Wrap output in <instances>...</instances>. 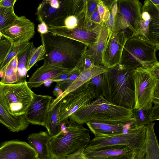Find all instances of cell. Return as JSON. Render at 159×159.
<instances>
[{"mask_svg": "<svg viewBox=\"0 0 159 159\" xmlns=\"http://www.w3.org/2000/svg\"><path fill=\"white\" fill-rule=\"evenodd\" d=\"M91 141L89 130L83 125L69 120L57 134L51 136L47 147L51 159H65L87 145Z\"/></svg>", "mask_w": 159, "mask_h": 159, "instance_id": "cell-4", "label": "cell"}, {"mask_svg": "<svg viewBox=\"0 0 159 159\" xmlns=\"http://www.w3.org/2000/svg\"><path fill=\"white\" fill-rule=\"evenodd\" d=\"M53 98L33 93L32 100L24 114L29 124L45 127Z\"/></svg>", "mask_w": 159, "mask_h": 159, "instance_id": "cell-15", "label": "cell"}, {"mask_svg": "<svg viewBox=\"0 0 159 159\" xmlns=\"http://www.w3.org/2000/svg\"><path fill=\"white\" fill-rule=\"evenodd\" d=\"M30 42H27L16 45H13L12 49L0 66V76L2 75V71L10 61L15 56L25 50L30 45Z\"/></svg>", "mask_w": 159, "mask_h": 159, "instance_id": "cell-31", "label": "cell"}, {"mask_svg": "<svg viewBox=\"0 0 159 159\" xmlns=\"http://www.w3.org/2000/svg\"><path fill=\"white\" fill-rule=\"evenodd\" d=\"M130 157L125 156L121 155L108 157L102 159H129Z\"/></svg>", "mask_w": 159, "mask_h": 159, "instance_id": "cell-44", "label": "cell"}, {"mask_svg": "<svg viewBox=\"0 0 159 159\" xmlns=\"http://www.w3.org/2000/svg\"><path fill=\"white\" fill-rule=\"evenodd\" d=\"M50 137L47 131L32 133L28 136L27 140L37 154L39 159H51L47 145Z\"/></svg>", "mask_w": 159, "mask_h": 159, "instance_id": "cell-25", "label": "cell"}, {"mask_svg": "<svg viewBox=\"0 0 159 159\" xmlns=\"http://www.w3.org/2000/svg\"><path fill=\"white\" fill-rule=\"evenodd\" d=\"M102 28L98 37L94 44L88 47L85 55L89 58L93 65H102L103 52L106 46L109 35L108 27L102 22Z\"/></svg>", "mask_w": 159, "mask_h": 159, "instance_id": "cell-22", "label": "cell"}, {"mask_svg": "<svg viewBox=\"0 0 159 159\" xmlns=\"http://www.w3.org/2000/svg\"><path fill=\"white\" fill-rule=\"evenodd\" d=\"M117 0H116V1L112 6L111 9H110L111 11L115 17L117 11Z\"/></svg>", "mask_w": 159, "mask_h": 159, "instance_id": "cell-46", "label": "cell"}, {"mask_svg": "<svg viewBox=\"0 0 159 159\" xmlns=\"http://www.w3.org/2000/svg\"><path fill=\"white\" fill-rule=\"evenodd\" d=\"M90 18L92 21L95 23L99 24H102V23L97 8L92 14Z\"/></svg>", "mask_w": 159, "mask_h": 159, "instance_id": "cell-40", "label": "cell"}, {"mask_svg": "<svg viewBox=\"0 0 159 159\" xmlns=\"http://www.w3.org/2000/svg\"><path fill=\"white\" fill-rule=\"evenodd\" d=\"M17 16L14 7L7 8L0 6V31L12 24Z\"/></svg>", "mask_w": 159, "mask_h": 159, "instance_id": "cell-29", "label": "cell"}, {"mask_svg": "<svg viewBox=\"0 0 159 159\" xmlns=\"http://www.w3.org/2000/svg\"><path fill=\"white\" fill-rule=\"evenodd\" d=\"M97 10L101 20L102 22L103 16L105 11V7L101 0H98V3L97 4Z\"/></svg>", "mask_w": 159, "mask_h": 159, "instance_id": "cell-41", "label": "cell"}, {"mask_svg": "<svg viewBox=\"0 0 159 159\" xmlns=\"http://www.w3.org/2000/svg\"><path fill=\"white\" fill-rule=\"evenodd\" d=\"M62 66L57 64L44 62L32 74L27 84L30 89L41 86L47 80L63 74L69 70Z\"/></svg>", "mask_w": 159, "mask_h": 159, "instance_id": "cell-19", "label": "cell"}, {"mask_svg": "<svg viewBox=\"0 0 159 159\" xmlns=\"http://www.w3.org/2000/svg\"><path fill=\"white\" fill-rule=\"evenodd\" d=\"M104 7L105 11L103 16L102 22H106L108 21L109 15V11L108 9L105 6Z\"/></svg>", "mask_w": 159, "mask_h": 159, "instance_id": "cell-43", "label": "cell"}, {"mask_svg": "<svg viewBox=\"0 0 159 159\" xmlns=\"http://www.w3.org/2000/svg\"><path fill=\"white\" fill-rule=\"evenodd\" d=\"M94 99V93L86 83L67 94L59 101V119L62 126H66L71 114Z\"/></svg>", "mask_w": 159, "mask_h": 159, "instance_id": "cell-12", "label": "cell"}, {"mask_svg": "<svg viewBox=\"0 0 159 159\" xmlns=\"http://www.w3.org/2000/svg\"><path fill=\"white\" fill-rule=\"evenodd\" d=\"M37 31L40 34H44L49 33L48 26L43 21L40 22L38 25Z\"/></svg>", "mask_w": 159, "mask_h": 159, "instance_id": "cell-38", "label": "cell"}, {"mask_svg": "<svg viewBox=\"0 0 159 159\" xmlns=\"http://www.w3.org/2000/svg\"><path fill=\"white\" fill-rule=\"evenodd\" d=\"M152 122L145 126L146 136L141 149L132 152L129 159H159V146Z\"/></svg>", "mask_w": 159, "mask_h": 159, "instance_id": "cell-18", "label": "cell"}, {"mask_svg": "<svg viewBox=\"0 0 159 159\" xmlns=\"http://www.w3.org/2000/svg\"><path fill=\"white\" fill-rule=\"evenodd\" d=\"M38 154L30 145L19 140L3 143L0 146V159H38Z\"/></svg>", "mask_w": 159, "mask_h": 159, "instance_id": "cell-17", "label": "cell"}, {"mask_svg": "<svg viewBox=\"0 0 159 159\" xmlns=\"http://www.w3.org/2000/svg\"><path fill=\"white\" fill-rule=\"evenodd\" d=\"M128 39L123 31H113L108 37L103 52L102 65L107 68L120 64L123 49Z\"/></svg>", "mask_w": 159, "mask_h": 159, "instance_id": "cell-14", "label": "cell"}, {"mask_svg": "<svg viewBox=\"0 0 159 159\" xmlns=\"http://www.w3.org/2000/svg\"><path fill=\"white\" fill-rule=\"evenodd\" d=\"M73 2L77 10L78 18L77 26L68 30L54 22L47 25L48 32L79 41L90 47L97 40L102 25L93 21L88 16L86 10V0H73Z\"/></svg>", "mask_w": 159, "mask_h": 159, "instance_id": "cell-5", "label": "cell"}, {"mask_svg": "<svg viewBox=\"0 0 159 159\" xmlns=\"http://www.w3.org/2000/svg\"><path fill=\"white\" fill-rule=\"evenodd\" d=\"M116 1V0H102V2L104 5L110 10Z\"/></svg>", "mask_w": 159, "mask_h": 159, "instance_id": "cell-42", "label": "cell"}, {"mask_svg": "<svg viewBox=\"0 0 159 159\" xmlns=\"http://www.w3.org/2000/svg\"><path fill=\"white\" fill-rule=\"evenodd\" d=\"M150 0L158 8H159V0Z\"/></svg>", "mask_w": 159, "mask_h": 159, "instance_id": "cell-47", "label": "cell"}, {"mask_svg": "<svg viewBox=\"0 0 159 159\" xmlns=\"http://www.w3.org/2000/svg\"><path fill=\"white\" fill-rule=\"evenodd\" d=\"M145 136V126L136 125L127 132L122 134L110 136L95 137L85 148L80 149L83 152H86L104 146L124 145L134 152L141 149L144 143Z\"/></svg>", "mask_w": 159, "mask_h": 159, "instance_id": "cell-7", "label": "cell"}, {"mask_svg": "<svg viewBox=\"0 0 159 159\" xmlns=\"http://www.w3.org/2000/svg\"><path fill=\"white\" fill-rule=\"evenodd\" d=\"M107 69V68L102 65H93L88 68L84 69L65 91L59 97L52 100L49 110H51L67 94L75 90L93 77L105 72Z\"/></svg>", "mask_w": 159, "mask_h": 159, "instance_id": "cell-21", "label": "cell"}, {"mask_svg": "<svg viewBox=\"0 0 159 159\" xmlns=\"http://www.w3.org/2000/svg\"><path fill=\"white\" fill-rule=\"evenodd\" d=\"M70 120L83 125L89 121L128 124L134 121L133 109L114 105L103 96L81 107L69 117Z\"/></svg>", "mask_w": 159, "mask_h": 159, "instance_id": "cell-3", "label": "cell"}, {"mask_svg": "<svg viewBox=\"0 0 159 159\" xmlns=\"http://www.w3.org/2000/svg\"><path fill=\"white\" fill-rule=\"evenodd\" d=\"M62 93V92L59 89L55 87L53 91V95L57 97V98L60 96Z\"/></svg>", "mask_w": 159, "mask_h": 159, "instance_id": "cell-45", "label": "cell"}, {"mask_svg": "<svg viewBox=\"0 0 159 159\" xmlns=\"http://www.w3.org/2000/svg\"><path fill=\"white\" fill-rule=\"evenodd\" d=\"M34 46L33 42H30V45L26 48L17 55V83L26 81L25 78L27 72L26 66L28 57L30 50Z\"/></svg>", "mask_w": 159, "mask_h": 159, "instance_id": "cell-27", "label": "cell"}, {"mask_svg": "<svg viewBox=\"0 0 159 159\" xmlns=\"http://www.w3.org/2000/svg\"><path fill=\"white\" fill-rule=\"evenodd\" d=\"M109 15L108 21L104 22L106 24L108 27L109 35L110 36L113 31L115 23V16L113 14L111 10H109Z\"/></svg>", "mask_w": 159, "mask_h": 159, "instance_id": "cell-36", "label": "cell"}, {"mask_svg": "<svg viewBox=\"0 0 159 159\" xmlns=\"http://www.w3.org/2000/svg\"><path fill=\"white\" fill-rule=\"evenodd\" d=\"M13 44L8 39L4 38L0 40V66L12 49Z\"/></svg>", "mask_w": 159, "mask_h": 159, "instance_id": "cell-34", "label": "cell"}, {"mask_svg": "<svg viewBox=\"0 0 159 159\" xmlns=\"http://www.w3.org/2000/svg\"><path fill=\"white\" fill-rule=\"evenodd\" d=\"M113 31H123L127 38L134 35L141 18L142 4L138 0H117Z\"/></svg>", "mask_w": 159, "mask_h": 159, "instance_id": "cell-9", "label": "cell"}, {"mask_svg": "<svg viewBox=\"0 0 159 159\" xmlns=\"http://www.w3.org/2000/svg\"><path fill=\"white\" fill-rule=\"evenodd\" d=\"M16 0H0V6L7 8L14 7Z\"/></svg>", "mask_w": 159, "mask_h": 159, "instance_id": "cell-39", "label": "cell"}, {"mask_svg": "<svg viewBox=\"0 0 159 159\" xmlns=\"http://www.w3.org/2000/svg\"><path fill=\"white\" fill-rule=\"evenodd\" d=\"M103 73L93 77L86 82L88 86L92 90L94 93V99L97 98L100 96H103Z\"/></svg>", "mask_w": 159, "mask_h": 159, "instance_id": "cell-32", "label": "cell"}, {"mask_svg": "<svg viewBox=\"0 0 159 159\" xmlns=\"http://www.w3.org/2000/svg\"><path fill=\"white\" fill-rule=\"evenodd\" d=\"M134 35L159 48V8L146 0L141 9V18Z\"/></svg>", "mask_w": 159, "mask_h": 159, "instance_id": "cell-11", "label": "cell"}, {"mask_svg": "<svg viewBox=\"0 0 159 159\" xmlns=\"http://www.w3.org/2000/svg\"><path fill=\"white\" fill-rule=\"evenodd\" d=\"M149 68L154 77L159 80V63L158 61L154 62Z\"/></svg>", "mask_w": 159, "mask_h": 159, "instance_id": "cell-37", "label": "cell"}, {"mask_svg": "<svg viewBox=\"0 0 159 159\" xmlns=\"http://www.w3.org/2000/svg\"><path fill=\"white\" fill-rule=\"evenodd\" d=\"M134 121L138 126H146L159 120V99H155L140 109H133Z\"/></svg>", "mask_w": 159, "mask_h": 159, "instance_id": "cell-23", "label": "cell"}, {"mask_svg": "<svg viewBox=\"0 0 159 159\" xmlns=\"http://www.w3.org/2000/svg\"><path fill=\"white\" fill-rule=\"evenodd\" d=\"M0 123L13 132L25 130L29 124L24 115L15 116L10 113L5 105L0 94Z\"/></svg>", "mask_w": 159, "mask_h": 159, "instance_id": "cell-24", "label": "cell"}, {"mask_svg": "<svg viewBox=\"0 0 159 159\" xmlns=\"http://www.w3.org/2000/svg\"><path fill=\"white\" fill-rule=\"evenodd\" d=\"M45 50L42 44L37 48L34 46L31 48L29 53L26 66L28 72L38 61L43 59Z\"/></svg>", "mask_w": 159, "mask_h": 159, "instance_id": "cell-30", "label": "cell"}, {"mask_svg": "<svg viewBox=\"0 0 159 159\" xmlns=\"http://www.w3.org/2000/svg\"><path fill=\"white\" fill-rule=\"evenodd\" d=\"M2 37L1 33H0V40L2 39Z\"/></svg>", "mask_w": 159, "mask_h": 159, "instance_id": "cell-48", "label": "cell"}, {"mask_svg": "<svg viewBox=\"0 0 159 159\" xmlns=\"http://www.w3.org/2000/svg\"><path fill=\"white\" fill-rule=\"evenodd\" d=\"M98 3V0H86V12L89 18L92 14L97 8Z\"/></svg>", "mask_w": 159, "mask_h": 159, "instance_id": "cell-35", "label": "cell"}, {"mask_svg": "<svg viewBox=\"0 0 159 159\" xmlns=\"http://www.w3.org/2000/svg\"><path fill=\"white\" fill-rule=\"evenodd\" d=\"M96 137L114 136L128 131L136 125L134 121L128 124L99 123L89 121L86 123Z\"/></svg>", "mask_w": 159, "mask_h": 159, "instance_id": "cell-20", "label": "cell"}, {"mask_svg": "<svg viewBox=\"0 0 159 159\" xmlns=\"http://www.w3.org/2000/svg\"><path fill=\"white\" fill-rule=\"evenodd\" d=\"M34 93L28 87L26 81L7 84L0 81V96L6 107L12 115H24L32 100Z\"/></svg>", "mask_w": 159, "mask_h": 159, "instance_id": "cell-8", "label": "cell"}, {"mask_svg": "<svg viewBox=\"0 0 159 159\" xmlns=\"http://www.w3.org/2000/svg\"><path fill=\"white\" fill-rule=\"evenodd\" d=\"M35 25L25 16H17L14 22L0 31L14 45L29 42L35 34Z\"/></svg>", "mask_w": 159, "mask_h": 159, "instance_id": "cell-13", "label": "cell"}, {"mask_svg": "<svg viewBox=\"0 0 159 159\" xmlns=\"http://www.w3.org/2000/svg\"><path fill=\"white\" fill-rule=\"evenodd\" d=\"M38 159H39L38 158Z\"/></svg>", "mask_w": 159, "mask_h": 159, "instance_id": "cell-49", "label": "cell"}, {"mask_svg": "<svg viewBox=\"0 0 159 159\" xmlns=\"http://www.w3.org/2000/svg\"><path fill=\"white\" fill-rule=\"evenodd\" d=\"M73 70V73L68 78L62 81L56 82L55 87L59 89L62 93L70 85L81 72L75 68Z\"/></svg>", "mask_w": 159, "mask_h": 159, "instance_id": "cell-33", "label": "cell"}, {"mask_svg": "<svg viewBox=\"0 0 159 159\" xmlns=\"http://www.w3.org/2000/svg\"><path fill=\"white\" fill-rule=\"evenodd\" d=\"M17 72V59L16 55L12 59L3 70L0 81L5 84H17L18 81Z\"/></svg>", "mask_w": 159, "mask_h": 159, "instance_id": "cell-28", "label": "cell"}, {"mask_svg": "<svg viewBox=\"0 0 159 159\" xmlns=\"http://www.w3.org/2000/svg\"><path fill=\"white\" fill-rule=\"evenodd\" d=\"M158 50L153 45L134 35L126 42L120 64L131 71L140 66L150 68L157 61L156 52Z\"/></svg>", "mask_w": 159, "mask_h": 159, "instance_id": "cell-6", "label": "cell"}, {"mask_svg": "<svg viewBox=\"0 0 159 159\" xmlns=\"http://www.w3.org/2000/svg\"><path fill=\"white\" fill-rule=\"evenodd\" d=\"M59 7H54L50 6L48 0L43 1L39 5L36 13L39 22L43 21L47 25L66 18L71 9L72 0H60Z\"/></svg>", "mask_w": 159, "mask_h": 159, "instance_id": "cell-16", "label": "cell"}, {"mask_svg": "<svg viewBox=\"0 0 159 159\" xmlns=\"http://www.w3.org/2000/svg\"><path fill=\"white\" fill-rule=\"evenodd\" d=\"M134 85L135 104L133 109L139 110L153 102L156 87L159 86V80L156 79L149 68L140 66L132 71Z\"/></svg>", "mask_w": 159, "mask_h": 159, "instance_id": "cell-10", "label": "cell"}, {"mask_svg": "<svg viewBox=\"0 0 159 159\" xmlns=\"http://www.w3.org/2000/svg\"><path fill=\"white\" fill-rule=\"evenodd\" d=\"M40 36L45 50L44 62L58 64L69 70L75 66L88 48L79 41L50 33Z\"/></svg>", "mask_w": 159, "mask_h": 159, "instance_id": "cell-2", "label": "cell"}, {"mask_svg": "<svg viewBox=\"0 0 159 159\" xmlns=\"http://www.w3.org/2000/svg\"><path fill=\"white\" fill-rule=\"evenodd\" d=\"M120 64L107 68L103 73V96L119 107L133 109L135 106L134 85L131 72Z\"/></svg>", "mask_w": 159, "mask_h": 159, "instance_id": "cell-1", "label": "cell"}, {"mask_svg": "<svg viewBox=\"0 0 159 159\" xmlns=\"http://www.w3.org/2000/svg\"><path fill=\"white\" fill-rule=\"evenodd\" d=\"M60 102L50 111L45 127L51 136H55L61 130L62 125L59 119Z\"/></svg>", "mask_w": 159, "mask_h": 159, "instance_id": "cell-26", "label": "cell"}]
</instances>
